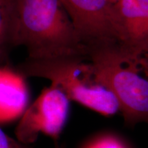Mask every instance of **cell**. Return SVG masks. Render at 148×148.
<instances>
[{
  "mask_svg": "<svg viewBox=\"0 0 148 148\" xmlns=\"http://www.w3.org/2000/svg\"><path fill=\"white\" fill-rule=\"evenodd\" d=\"M12 46H23L31 59L87 56L60 0H16Z\"/></svg>",
  "mask_w": 148,
  "mask_h": 148,
  "instance_id": "1",
  "label": "cell"
},
{
  "mask_svg": "<svg viewBox=\"0 0 148 148\" xmlns=\"http://www.w3.org/2000/svg\"><path fill=\"white\" fill-rule=\"evenodd\" d=\"M24 77L46 79L73 100L104 116L119 112V105L102 82L95 66L86 56L45 59L27 58L18 66Z\"/></svg>",
  "mask_w": 148,
  "mask_h": 148,
  "instance_id": "2",
  "label": "cell"
},
{
  "mask_svg": "<svg viewBox=\"0 0 148 148\" xmlns=\"http://www.w3.org/2000/svg\"><path fill=\"white\" fill-rule=\"evenodd\" d=\"M87 57L116 97L125 124L148 125V75L142 63L143 57L127 58L119 47L90 51Z\"/></svg>",
  "mask_w": 148,
  "mask_h": 148,
  "instance_id": "3",
  "label": "cell"
},
{
  "mask_svg": "<svg viewBox=\"0 0 148 148\" xmlns=\"http://www.w3.org/2000/svg\"><path fill=\"white\" fill-rule=\"evenodd\" d=\"M87 53L119 47L114 4L108 0H60Z\"/></svg>",
  "mask_w": 148,
  "mask_h": 148,
  "instance_id": "4",
  "label": "cell"
},
{
  "mask_svg": "<svg viewBox=\"0 0 148 148\" xmlns=\"http://www.w3.org/2000/svg\"><path fill=\"white\" fill-rule=\"evenodd\" d=\"M70 99L60 88L50 84L24 111L15 130L16 138L27 145L40 134L58 139L67 121Z\"/></svg>",
  "mask_w": 148,
  "mask_h": 148,
  "instance_id": "5",
  "label": "cell"
},
{
  "mask_svg": "<svg viewBox=\"0 0 148 148\" xmlns=\"http://www.w3.org/2000/svg\"><path fill=\"white\" fill-rule=\"evenodd\" d=\"M114 7L120 52L131 59L147 55L148 0H119Z\"/></svg>",
  "mask_w": 148,
  "mask_h": 148,
  "instance_id": "6",
  "label": "cell"
},
{
  "mask_svg": "<svg viewBox=\"0 0 148 148\" xmlns=\"http://www.w3.org/2000/svg\"><path fill=\"white\" fill-rule=\"evenodd\" d=\"M25 77L18 70L0 66V122L21 116L27 108L29 91Z\"/></svg>",
  "mask_w": 148,
  "mask_h": 148,
  "instance_id": "7",
  "label": "cell"
},
{
  "mask_svg": "<svg viewBox=\"0 0 148 148\" xmlns=\"http://www.w3.org/2000/svg\"><path fill=\"white\" fill-rule=\"evenodd\" d=\"M16 0H0V44L12 46Z\"/></svg>",
  "mask_w": 148,
  "mask_h": 148,
  "instance_id": "8",
  "label": "cell"
},
{
  "mask_svg": "<svg viewBox=\"0 0 148 148\" xmlns=\"http://www.w3.org/2000/svg\"><path fill=\"white\" fill-rule=\"evenodd\" d=\"M84 148H130L121 138L112 134L99 136L86 144Z\"/></svg>",
  "mask_w": 148,
  "mask_h": 148,
  "instance_id": "9",
  "label": "cell"
},
{
  "mask_svg": "<svg viewBox=\"0 0 148 148\" xmlns=\"http://www.w3.org/2000/svg\"><path fill=\"white\" fill-rule=\"evenodd\" d=\"M0 148H29L27 145L8 136L0 127Z\"/></svg>",
  "mask_w": 148,
  "mask_h": 148,
  "instance_id": "10",
  "label": "cell"
},
{
  "mask_svg": "<svg viewBox=\"0 0 148 148\" xmlns=\"http://www.w3.org/2000/svg\"><path fill=\"white\" fill-rule=\"evenodd\" d=\"M7 49L0 44V66L5 65L6 60V53Z\"/></svg>",
  "mask_w": 148,
  "mask_h": 148,
  "instance_id": "11",
  "label": "cell"
},
{
  "mask_svg": "<svg viewBox=\"0 0 148 148\" xmlns=\"http://www.w3.org/2000/svg\"><path fill=\"white\" fill-rule=\"evenodd\" d=\"M143 62L146 71H147V73H148V54L144 56L143 58Z\"/></svg>",
  "mask_w": 148,
  "mask_h": 148,
  "instance_id": "12",
  "label": "cell"
},
{
  "mask_svg": "<svg viewBox=\"0 0 148 148\" xmlns=\"http://www.w3.org/2000/svg\"><path fill=\"white\" fill-rule=\"evenodd\" d=\"M108 1H110V2L112 3V4H114V3H116L118 1H119V0H108Z\"/></svg>",
  "mask_w": 148,
  "mask_h": 148,
  "instance_id": "13",
  "label": "cell"
},
{
  "mask_svg": "<svg viewBox=\"0 0 148 148\" xmlns=\"http://www.w3.org/2000/svg\"><path fill=\"white\" fill-rule=\"evenodd\" d=\"M56 148H64L63 146H57Z\"/></svg>",
  "mask_w": 148,
  "mask_h": 148,
  "instance_id": "14",
  "label": "cell"
}]
</instances>
